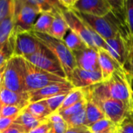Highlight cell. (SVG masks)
Returning a JSON list of instances; mask_svg holds the SVG:
<instances>
[{
	"mask_svg": "<svg viewBox=\"0 0 133 133\" xmlns=\"http://www.w3.org/2000/svg\"><path fill=\"white\" fill-rule=\"evenodd\" d=\"M132 79V77L125 68H121L112 75L109 80L97 84L96 90L101 96L120 99L131 105Z\"/></svg>",
	"mask_w": 133,
	"mask_h": 133,
	"instance_id": "obj_1",
	"label": "cell"
},
{
	"mask_svg": "<svg viewBox=\"0 0 133 133\" xmlns=\"http://www.w3.org/2000/svg\"><path fill=\"white\" fill-rule=\"evenodd\" d=\"M46 119L52 124V131L53 133H66L68 131V125L59 112L52 113Z\"/></svg>",
	"mask_w": 133,
	"mask_h": 133,
	"instance_id": "obj_25",
	"label": "cell"
},
{
	"mask_svg": "<svg viewBox=\"0 0 133 133\" xmlns=\"http://www.w3.org/2000/svg\"><path fill=\"white\" fill-rule=\"evenodd\" d=\"M21 3L31 6L38 10L41 14L47 13L52 15L62 14L66 8L59 0H18Z\"/></svg>",
	"mask_w": 133,
	"mask_h": 133,
	"instance_id": "obj_15",
	"label": "cell"
},
{
	"mask_svg": "<svg viewBox=\"0 0 133 133\" xmlns=\"http://www.w3.org/2000/svg\"><path fill=\"white\" fill-rule=\"evenodd\" d=\"M6 68V63L3 64L1 68H0V89L3 88V79H4V74Z\"/></svg>",
	"mask_w": 133,
	"mask_h": 133,
	"instance_id": "obj_43",
	"label": "cell"
},
{
	"mask_svg": "<svg viewBox=\"0 0 133 133\" xmlns=\"http://www.w3.org/2000/svg\"><path fill=\"white\" fill-rule=\"evenodd\" d=\"M53 20H54V15L47 13L41 14L38 17L36 22L35 23L31 31L49 34Z\"/></svg>",
	"mask_w": 133,
	"mask_h": 133,
	"instance_id": "obj_23",
	"label": "cell"
},
{
	"mask_svg": "<svg viewBox=\"0 0 133 133\" xmlns=\"http://www.w3.org/2000/svg\"><path fill=\"white\" fill-rule=\"evenodd\" d=\"M85 98V92L84 89H77L75 88L72 91H71L68 95H66L63 103H62L60 108L57 112L62 111L66 108H69L70 107L76 104L82 99Z\"/></svg>",
	"mask_w": 133,
	"mask_h": 133,
	"instance_id": "obj_24",
	"label": "cell"
},
{
	"mask_svg": "<svg viewBox=\"0 0 133 133\" xmlns=\"http://www.w3.org/2000/svg\"><path fill=\"white\" fill-rule=\"evenodd\" d=\"M24 58L42 70L68 79L63 66L58 58L44 45L38 52Z\"/></svg>",
	"mask_w": 133,
	"mask_h": 133,
	"instance_id": "obj_7",
	"label": "cell"
},
{
	"mask_svg": "<svg viewBox=\"0 0 133 133\" xmlns=\"http://www.w3.org/2000/svg\"><path fill=\"white\" fill-rule=\"evenodd\" d=\"M74 89L75 87L70 82L49 85L40 89L29 92V101L30 103H31L41 100H45L56 96L68 94Z\"/></svg>",
	"mask_w": 133,
	"mask_h": 133,
	"instance_id": "obj_9",
	"label": "cell"
},
{
	"mask_svg": "<svg viewBox=\"0 0 133 133\" xmlns=\"http://www.w3.org/2000/svg\"><path fill=\"white\" fill-rule=\"evenodd\" d=\"M125 14L128 26L133 35V0L125 1Z\"/></svg>",
	"mask_w": 133,
	"mask_h": 133,
	"instance_id": "obj_34",
	"label": "cell"
},
{
	"mask_svg": "<svg viewBox=\"0 0 133 133\" xmlns=\"http://www.w3.org/2000/svg\"><path fill=\"white\" fill-rule=\"evenodd\" d=\"M66 95L68 94L59 95V96H56L52 97L50 99H45V102L52 113L57 112L59 110V109L60 108L62 103H63Z\"/></svg>",
	"mask_w": 133,
	"mask_h": 133,
	"instance_id": "obj_33",
	"label": "cell"
},
{
	"mask_svg": "<svg viewBox=\"0 0 133 133\" xmlns=\"http://www.w3.org/2000/svg\"><path fill=\"white\" fill-rule=\"evenodd\" d=\"M69 82L77 89H85L103 82L101 71H88L78 66L74 69Z\"/></svg>",
	"mask_w": 133,
	"mask_h": 133,
	"instance_id": "obj_12",
	"label": "cell"
},
{
	"mask_svg": "<svg viewBox=\"0 0 133 133\" xmlns=\"http://www.w3.org/2000/svg\"><path fill=\"white\" fill-rule=\"evenodd\" d=\"M16 35L14 31V14L0 21V47L9 42Z\"/></svg>",
	"mask_w": 133,
	"mask_h": 133,
	"instance_id": "obj_19",
	"label": "cell"
},
{
	"mask_svg": "<svg viewBox=\"0 0 133 133\" xmlns=\"http://www.w3.org/2000/svg\"><path fill=\"white\" fill-rule=\"evenodd\" d=\"M129 117L133 121V111H131V113H130V114H129Z\"/></svg>",
	"mask_w": 133,
	"mask_h": 133,
	"instance_id": "obj_46",
	"label": "cell"
},
{
	"mask_svg": "<svg viewBox=\"0 0 133 133\" xmlns=\"http://www.w3.org/2000/svg\"><path fill=\"white\" fill-rule=\"evenodd\" d=\"M0 133H1V132H0Z\"/></svg>",
	"mask_w": 133,
	"mask_h": 133,
	"instance_id": "obj_51",
	"label": "cell"
},
{
	"mask_svg": "<svg viewBox=\"0 0 133 133\" xmlns=\"http://www.w3.org/2000/svg\"><path fill=\"white\" fill-rule=\"evenodd\" d=\"M41 13L35 8L15 0L14 31L16 35L30 32Z\"/></svg>",
	"mask_w": 133,
	"mask_h": 133,
	"instance_id": "obj_8",
	"label": "cell"
},
{
	"mask_svg": "<svg viewBox=\"0 0 133 133\" xmlns=\"http://www.w3.org/2000/svg\"><path fill=\"white\" fill-rule=\"evenodd\" d=\"M72 52L78 68L92 72L100 71L98 49L87 46Z\"/></svg>",
	"mask_w": 133,
	"mask_h": 133,
	"instance_id": "obj_10",
	"label": "cell"
},
{
	"mask_svg": "<svg viewBox=\"0 0 133 133\" xmlns=\"http://www.w3.org/2000/svg\"><path fill=\"white\" fill-rule=\"evenodd\" d=\"M86 98L94 101L103 111L105 117L116 125H119L131 113L130 104L112 97L92 98L85 96Z\"/></svg>",
	"mask_w": 133,
	"mask_h": 133,
	"instance_id": "obj_5",
	"label": "cell"
},
{
	"mask_svg": "<svg viewBox=\"0 0 133 133\" xmlns=\"http://www.w3.org/2000/svg\"><path fill=\"white\" fill-rule=\"evenodd\" d=\"M70 30L69 27L66 24L65 19L63 18L62 14H56L54 16V20L51 27V29L49 31V33L48 35L63 40L66 35V33L68 31Z\"/></svg>",
	"mask_w": 133,
	"mask_h": 133,
	"instance_id": "obj_21",
	"label": "cell"
},
{
	"mask_svg": "<svg viewBox=\"0 0 133 133\" xmlns=\"http://www.w3.org/2000/svg\"><path fill=\"white\" fill-rule=\"evenodd\" d=\"M124 68H125V70L131 75V76L133 78V58L129 59L127 63H125Z\"/></svg>",
	"mask_w": 133,
	"mask_h": 133,
	"instance_id": "obj_41",
	"label": "cell"
},
{
	"mask_svg": "<svg viewBox=\"0 0 133 133\" xmlns=\"http://www.w3.org/2000/svg\"><path fill=\"white\" fill-rule=\"evenodd\" d=\"M25 108H21L17 106H3L2 105L0 110V117H10L19 115Z\"/></svg>",
	"mask_w": 133,
	"mask_h": 133,
	"instance_id": "obj_35",
	"label": "cell"
},
{
	"mask_svg": "<svg viewBox=\"0 0 133 133\" xmlns=\"http://www.w3.org/2000/svg\"><path fill=\"white\" fill-rule=\"evenodd\" d=\"M62 15L68 24L70 31L78 35L89 47L106 50V41L94 31L74 10H66Z\"/></svg>",
	"mask_w": 133,
	"mask_h": 133,
	"instance_id": "obj_3",
	"label": "cell"
},
{
	"mask_svg": "<svg viewBox=\"0 0 133 133\" xmlns=\"http://www.w3.org/2000/svg\"><path fill=\"white\" fill-rule=\"evenodd\" d=\"M0 103L26 108L30 104L28 92H17L3 87L0 89Z\"/></svg>",
	"mask_w": 133,
	"mask_h": 133,
	"instance_id": "obj_16",
	"label": "cell"
},
{
	"mask_svg": "<svg viewBox=\"0 0 133 133\" xmlns=\"http://www.w3.org/2000/svg\"><path fill=\"white\" fill-rule=\"evenodd\" d=\"M99 63L103 82L109 80L117 70L123 68L107 50L102 49H99Z\"/></svg>",
	"mask_w": 133,
	"mask_h": 133,
	"instance_id": "obj_17",
	"label": "cell"
},
{
	"mask_svg": "<svg viewBox=\"0 0 133 133\" xmlns=\"http://www.w3.org/2000/svg\"><path fill=\"white\" fill-rule=\"evenodd\" d=\"M1 133H25V132L21 125L14 123L11 126H10L7 129H6Z\"/></svg>",
	"mask_w": 133,
	"mask_h": 133,
	"instance_id": "obj_39",
	"label": "cell"
},
{
	"mask_svg": "<svg viewBox=\"0 0 133 133\" xmlns=\"http://www.w3.org/2000/svg\"><path fill=\"white\" fill-rule=\"evenodd\" d=\"M19 115L10 116V117H0V132H3L6 129H7L10 126H11L17 117Z\"/></svg>",
	"mask_w": 133,
	"mask_h": 133,
	"instance_id": "obj_37",
	"label": "cell"
},
{
	"mask_svg": "<svg viewBox=\"0 0 133 133\" xmlns=\"http://www.w3.org/2000/svg\"><path fill=\"white\" fill-rule=\"evenodd\" d=\"M131 111H133V103L131 104Z\"/></svg>",
	"mask_w": 133,
	"mask_h": 133,
	"instance_id": "obj_47",
	"label": "cell"
},
{
	"mask_svg": "<svg viewBox=\"0 0 133 133\" xmlns=\"http://www.w3.org/2000/svg\"><path fill=\"white\" fill-rule=\"evenodd\" d=\"M66 133H91L89 130L88 127L83 125L79 127H74V128H68Z\"/></svg>",
	"mask_w": 133,
	"mask_h": 133,
	"instance_id": "obj_40",
	"label": "cell"
},
{
	"mask_svg": "<svg viewBox=\"0 0 133 133\" xmlns=\"http://www.w3.org/2000/svg\"><path fill=\"white\" fill-rule=\"evenodd\" d=\"M52 130V124L46 119L43 123H42L38 127L32 129L28 133H47Z\"/></svg>",
	"mask_w": 133,
	"mask_h": 133,
	"instance_id": "obj_38",
	"label": "cell"
},
{
	"mask_svg": "<svg viewBox=\"0 0 133 133\" xmlns=\"http://www.w3.org/2000/svg\"><path fill=\"white\" fill-rule=\"evenodd\" d=\"M86 99H87V103L85 107V113H86L85 126L89 127L92 124L96 123V121L106 117L102 109L94 101L88 98H86Z\"/></svg>",
	"mask_w": 133,
	"mask_h": 133,
	"instance_id": "obj_20",
	"label": "cell"
},
{
	"mask_svg": "<svg viewBox=\"0 0 133 133\" xmlns=\"http://www.w3.org/2000/svg\"><path fill=\"white\" fill-rule=\"evenodd\" d=\"M125 1L126 0H107V2L111 8L112 12L118 17L126 21Z\"/></svg>",
	"mask_w": 133,
	"mask_h": 133,
	"instance_id": "obj_31",
	"label": "cell"
},
{
	"mask_svg": "<svg viewBox=\"0 0 133 133\" xmlns=\"http://www.w3.org/2000/svg\"><path fill=\"white\" fill-rule=\"evenodd\" d=\"M16 35L14 36L9 42L0 47V68L5 64L13 56H14Z\"/></svg>",
	"mask_w": 133,
	"mask_h": 133,
	"instance_id": "obj_27",
	"label": "cell"
},
{
	"mask_svg": "<svg viewBox=\"0 0 133 133\" xmlns=\"http://www.w3.org/2000/svg\"><path fill=\"white\" fill-rule=\"evenodd\" d=\"M71 9L96 17H103L112 11L107 0H77Z\"/></svg>",
	"mask_w": 133,
	"mask_h": 133,
	"instance_id": "obj_13",
	"label": "cell"
},
{
	"mask_svg": "<svg viewBox=\"0 0 133 133\" xmlns=\"http://www.w3.org/2000/svg\"><path fill=\"white\" fill-rule=\"evenodd\" d=\"M116 127H117V125L115 124H114L108 118L104 117V118L96 121V123L92 124V125L88 127V128L91 133H103V132H107Z\"/></svg>",
	"mask_w": 133,
	"mask_h": 133,
	"instance_id": "obj_28",
	"label": "cell"
},
{
	"mask_svg": "<svg viewBox=\"0 0 133 133\" xmlns=\"http://www.w3.org/2000/svg\"><path fill=\"white\" fill-rule=\"evenodd\" d=\"M133 58V40H132V44H131V49H130V52H129V57H128V59H131Z\"/></svg>",
	"mask_w": 133,
	"mask_h": 133,
	"instance_id": "obj_44",
	"label": "cell"
},
{
	"mask_svg": "<svg viewBox=\"0 0 133 133\" xmlns=\"http://www.w3.org/2000/svg\"><path fill=\"white\" fill-rule=\"evenodd\" d=\"M25 110L38 119H45L52 114L45 100H41L30 103Z\"/></svg>",
	"mask_w": 133,
	"mask_h": 133,
	"instance_id": "obj_22",
	"label": "cell"
},
{
	"mask_svg": "<svg viewBox=\"0 0 133 133\" xmlns=\"http://www.w3.org/2000/svg\"><path fill=\"white\" fill-rule=\"evenodd\" d=\"M47 133H53V132H52V131L51 130V131H48Z\"/></svg>",
	"mask_w": 133,
	"mask_h": 133,
	"instance_id": "obj_48",
	"label": "cell"
},
{
	"mask_svg": "<svg viewBox=\"0 0 133 133\" xmlns=\"http://www.w3.org/2000/svg\"><path fill=\"white\" fill-rule=\"evenodd\" d=\"M15 13V0H0V21Z\"/></svg>",
	"mask_w": 133,
	"mask_h": 133,
	"instance_id": "obj_29",
	"label": "cell"
},
{
	"mask_svg": "<svg viewBox=\"0 0 133 133\" xmlns=\"http://www.w3.org/2000/svg\"><path fill=\"white\" fill-rule=\"evenodd\" d=\"M65 121L68 125V128L79 127V126H83V125L85 126V122H86L85 108L82 110L78 113L65 119Z\"/></svg>",
	"mask_w": 133,
	"mask_h": 133,
	"instance_id": "obj_30",
	"label": "cell"
},
{
	"mask_svg": "<svg viewBox=\"0 0 133 133\" xmlns=\"http://www.w3.org/2000/svg\"><path fill=\"white\" fill-rule=\"evenodd\" d=\"M3 87L17 92H27L21 56H13L6 62Z\"/></svg>",
	"mask_w": 133,
	"mask_h": 133,
	"instance_id": "obj_6",
	"label": "cell"
},
{
	"mask_svg": "<svg viewBox=\"0 0 133 133\" xmlns=\"http://www.w3.org/2000/svg\"><path fill=\"white\" fill-rule=\"evenodd\" d=\"M117 133H133V121L128 117L117 126Z\"/></svg>",
	"mask_w": 133,
	"mask_h": 133,
	"instance_id": "obj_36",
	"label": "cell"
},
{
	"mask_svg": "<svg viewBox=\"0 0 133 133\" xmlns=\"http://www.w3.org/2000/svg\"><path fill=\"white\" fill-rule=\"evenodd\" d=\"M43 45L31 33H20L16 35L14 56L26 57L38 52Z\"/></svg>",
	"mask_w": 133,
	"mask_h": 133,
	"instance_id": "obj_11",
	"label": "cell"
},
{
	"mask_svg": "<svg viewBox=\"0 0 133 133\" xmlns=\"http://www.w3.org/2000/svg\"><path fill=\"white\" fill-rule=\"evenodd\" d=\"M59 1L68 9H71L77 0H59Z\"/></svg>",
	"mask_w": 133,
	"mask_h": 133,
	"instance_id": "obj_42",
	"label": "cell"
},
{
	"mask_svg": "<svg viewBox=\"0 0 133 133\" xmlns=\"http://www.w3.org/2000/svg\"><path fill=\"white\" fill-rule=\"evenodd\" d=\"M132 103H133V92H132Z\"/></svg>",
	"mask_w": 133,
	"mask_h": 133,
	"instance_id": "obj_49",
	"label": "cell"
},
{
	"mask_svg": "<svg viewBox=\"0 0 133 133\" xmlns=\"http://www.w3.org/2000/svg\"><path fill=\"white\" fill-rule=\"evenodd\" d=\"M1 107H2V104L0 103V110H1Z\"/></svg>",
	"mask_w": 133,
	"mask_h": 133,
	"instance_id": "obj_50",
	"label": "cell"
},
{
	"mask_svg": "<svg viewBox=\"0 0 133 133\" xmlns=\"http://www.w3.org/2000/svg\"><path fill=\"white\" fill-rule=\"evenodd\" d=\"M22 60L24 73L25 90L27 92L40 89L49 85L69 82L68 79L39 68L38 66L28 61L24 57H22Z\"/></svg>",
	"mask_w": 133,
	"mask_h": 133,
	"instance_id": "obj_4",
	"label": "cell"
},
{
	"mask_svg": "<svg viewBox=\"0 0 133 133\" xmlns=\"http://www.w3.org/2000/svg\"><path fill=\"white\" fill-rule=\"evenodd\" d=\"M86 103H87V99L86 98L82 99L81 101H79L78 103H77L76 104L70 107L69 108H66L62 111H59V113L60 114V115L65 119H66L68 117L78 113L79 111H81L82 110L85 109V107H86Z\"/></svg>",
	"mask_w": 133,
	"mask_h": 133,
	"instance_id": "obj_32",
	"label": "cell"
},
{
	"mask_svg": "<svg viewBox=\"0 0 133 133\" xmlns=\"http://www.w3.org/2000/svg\"><path fill=\"white\" fill-rule=\"evenodd\" d=\"M103 133H117V127L111 129V130H110V131H107V132H103Z\"/></svg>",
	"mask_w": 133,
	"mask_h": 133,
	"instance_id": "obj_45",
	"label": "cell"
},
{
	"mask_svg": "<svg viewBox=\"0 0 133 133\" xmlns=\"http://www.w3.org/2000/svg\"><path fill=\"white\" fill-rule=\"evenodd\" d=\"M63 41L71 52L80 50L88 46L78 35L71 31H70V33L68 35V36L64 38Z\"/></svg>",
	"mask_w": 133,
	"mask_h": 133,
	"instance_id": "obj_26",
	"label": "cell"
},
{
	"mask_svg": "<svg viewBox=\"0 0 133 133\" xmlns=\"http://www.w3.org/2000/svg\"><path fill=\"white\" fill-rule=\"evenodd\" d=\"M45 120H46V118L45 119H38V118L34 117L32 114H31L29 112H28L24 109L17 117L14 123L21 125L25 133H28L32 129H34L35 128L38 127L42 123H43Z\"/></svg>",
	"mask_w": 133,
	"mask_h": 133,
	"instance_id": "obj_18",
	"label": "cell"
},
{
	"mask_svg": "<svg viewBox=\"0 0 133 133\" xmlns=\"http://www.w3.org/2000/svg\"><path fill=\"white\" fill-rule=\"evenodd\" d=\"M106 41V50L123 68L128 59V50L120 35Z\"/></svg>",
	"mask_w": 133,
	"mask_h": 133,
	"instance_id": "obj_14",
	"label": "cell"
},
{
	"mask_svg": "<svg viewBox=\"0 0 133 133\" xmlns=\"http://www.w3.org/2000/svg\"><path fill=\"white\" fill-rule=\"evenodd\" d=\"M45 47L50 50L59 60L69 81L72 71L77 66L73 52L69 49L63 40L56 38L48 34L30 31Z\"/></svg>",
	"mask_w": 133,
	"mask_h": 133,
	"instance_id": "obj_2",
	"label": "cell"
}]
</instances>
